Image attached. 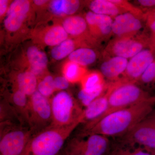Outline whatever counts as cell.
Here are the masks:
<instances>
[{"label": "cell", "instance_id": "cell-1", "mask_svg": "<svg viewBox=\"0 0 155 155\" xmlns=\"http://www.w3.org/2000/svg\"><path fill=\"white\" fill-rule=\"evenodd\" d=\"M155 106V96H153L144 101L109 114L91 127L82 129L78 136L97 134L120 137L149 116Z\"/></svg>", "mask_w": 155, "mask_h": 155}, {"label": "cell", "instance_id": "cell-2", "mask_svg": "<svg viewBox=\"0 0 155 155\" xmlns=\"http://www.w3.org/2000/svg\"><path fill=\"white\" fill-rule=\"evenodd\" d=\"M79 122L65 126H50L34 134L22 155H58Z\"/></svg>", "mask_w": 155, "mask_h": 155}, {"label": "cell", "instance_id": "cell-3", "mask_svg": "<svg viewBox=\"0 0 155 155\" xmlns=\"http://www.w3.org/2000/svg\"><path fill=\"white\" fill-rule=\"evenodd\" d=\"M108 87L110 95L107 109L99 119L89 127L109 114L144 101L153 96L143 90L138 84L127 81L122 78L109 82Z\"/></svg>", "mask_w": 155, "mask_h": 155}, {"label": "cell", "instance_id": "cell-4", "mask_svg": "<svg viewBox=\"0 0 155 155\" xmlns=\"http://www.w3.org/2000/svg\"><path fill=\"white\" fill-rule=\"evenodd\" d=\"M52 121L51 125L65 126L82 123L81 109L73 97L67 92L61 91L51 100Z\"/></svg>", "mask_w": 155, "mask_h": 155}, {"label": "cell", "instance_id": "cell-5", "mask_svg": "<svg viewBox=\"0 0 155 155\" xmlns=\"http://www.w3.org/2000/svg\"><path fill=\"white\" fill-rule=\"evenodd\" d=\"M0 155H22L34 134L30 127L1 123Z\"/></svg>", "mask_w": 155, "mask_h": 155}, {"label": "cell", "instance_id": "cell-6", "mask_svg": "<svg viewBox=\"0 0 155 155\" xmlns=\"http://www.w3.org/2000/svg\"><path fill=\"white\" fill-rule=\"evenodd\" d=\"M149 34L141 32L128 37H115L109 41L103 52L104 59L118 57L130 59L143 50L150 48Z\"/></svg>", "mask_w": 155, "mask_h": 155}, {"label": "cell", "instance_id": "cell-7", "mask_svg": "<svg viewBox=\"0 0 155 155\" xmlns=\"http://www.w3.org/2000/svg\"><path fill=\"white\" fill-rule=\"evenodd\" d=\"M28 125L35 133L50 126L52 121L51 100L36 91L29 97Z\"/></svg>", "mask_w": 155, "mask_h": 155}, {"label": "cell", "instance_id": "cell-8", "mask_svg": "<svg viewBox=\"0 0 155 155\" xmlns=\"http://www.w3.org/2000/svg\"><path fill=\"white\" fill-rule=\"evenodd\" d=\"M109 145V137L105 136H77L69 142L65 153L67 155H104Z\"/></svg>", "mask_w": 155, "mask_h": 155}, {"label": "cell", "instance_id": "cell-9", "mask_svg": "<svg viewBox=\"0 0 155 155\" xmlns=\"http://www.w3.org/2000/svg\"><path fill=\"white\" fill-rule=\"evenodd\" d=\"M119 138V141L124 144L138 145L155 150V118L150 115Z\"/></svg>", "mask_w": 155, "mask_h": 155}, {"label": "cell", "instance_id": "cell-10", "mask_svg": "<svg viewBox=\"0 0 155 155\" xmlns=\"http://www.w3.org/2000/svg\"><path fill=\"white\" fill-rule=\"evenodd\" d=\"M61 25L71 38L84 42L90 47L100 44L92 36L84 16L74 15L65 17Z\"/></svg>", "mask_w": 155, "mask_h": 155}, {"label": "cell", "instance_id": "cell-11", "mask_svg": "<svg viewBox=\"0 0 155 155\" xmlns=\"http://www.w3.org/2000/svg\"><path fill=\"white\" fill-rule=\"evenodd\" d=\"M31 9L30 1L16 0L9 5L4 25L9 32H15L22 28L28 18Z\"/></svg>", "mask_w": 155, "mask_h": 155}, {"label": "cell", "instance_id": "cell-12", "mask_svg": "<svg viewBox=\"0 0 155 155\" xmlns=\"http://www.w3.org/2000/svg\"><path fill=\"white\" fill-rule=\"evenodd\" d=\"M155 58V51L150 48L143 50L130 58L121 78L127 81L137 83Z\"/></svg>", "mask_w": 155, "mask_h": 155}, {"label": "cell", "instance_id": "cell-13", "mask_svg": "<svg viewBox=\"0 0 155 155\" xmlns=\"http://www.w3.org/2000/svg\"><path fill=\"white\" fill-rule=\"evenodd\" d=\"M144 20L129 13H123L113 19L112 31L115 37H128L137 35L143 28Z\"/></svg>", "mask_w": 155, "mask_h": 155}, {"label": "cell", "instance_id": "cell-14", "mask_svg": "<svg viewBox=\"0 0 155 155\" xmlns=\"http://www.w3.org/2000/svg\"><path fill=\"white\" fill-rule=\"evenodd\" d=\"M84 17L92 36L99 43L107 40L113 35L114 19L112 17L95 14L91 11L86 13Z\"/></svg>", "mask_w": 155, "mask_h": 155}, {"label": "cell", "instance_id": "cell-15", "mask_svg": "<svg viewBox=\"0 0 155 155\" xmlns=\"http://www.w3.org/2000/svg\"><path fill=\"white\" fill-rule=\"evenodd\" d=\"M108 87V84L106 91L83 110L82 123L85 124L83 128L90 127L94 124L107 110L110 95Z\"/></svg>", "mask_w": 155, "mask_h": 155}, {"label": "cell", "instance_id": "cell-16", "mask_svg": "<svg viewBox=\"0 0 155 155\" xmlns=\"http://www.w3.org/2000/svg\"><path fill=\"white\" fill-rule=\"evenodd\" d=\"M26 61L28 71L33 73L39 79L47 74L48 58L46 54L36 46H31L26 52Z\"/></svg>", "mask_w": 155, "mask_h": 155}, {"label": "cell", "instance_id": "cell-17", "mask_svg": "<svg viewBox=\"0 0 155 155\" xmlns=\"http://www.w3.org/2000/svg\"><path fill=\"white\" fill-rule=\"evenodd\" d=\"M69 36L62 25L58 23L38 31L35 38L42 44L54 47L69 38Z\"/></svg>", "mask_w": 155, "mask_h": 155}, {"label": "cell", "instance_id": "cell-18", "mask_svg": "<svg viewBox=\"0 0 155 155\" xmlns=\"http://www.w3.org/2000/svg\"><path fill=\"white\" fill-rule=\"evenodd\" d=\"M104 60L101 64L100 72L105 78L114 81L122 77L127 68L128 59L114 57Z\"/></svg>", "mask_w": 155, "mask_h": 155}, {"label": "cell", "instance_id": "cell-19", "mask_svg": "<svg viewBox=\"0 0 155 155\" xmlns=\"http://www.w3.org/2000/svg\"><path fill=\"white\" fill-rule=\"evenodd\" d=\"M104 77L98 71H88L81 81V89L87 93H103L107 88Z\"/></svg>", "mask_w": 155, "mask_h": 155}, {"label": "cell", "instance_id": "cell-20", "mask_svg": "<svg viewBox=\"0 0 155 155\" xmlns=\"http://www.w3.org/2000/svg\"><path fill=\"white\" fill-rule=\"evenodd\" d=\"M84 47L91 48L84 42L69 38L53 47L51 51V56L54 60L60 61L67 56L69 57L75 50Z\"/></svg>", "mask_w": 155, "mask_h": 155}, {"label": "cell", "instance_id": "cell-21", "mask_svg": "<svg viewBox=\"0 0 155 155\" xmlns=\"http://www.w3.org/2000/svg\"><path fill=\"white\" fill-rule=\"evenodd\" d=\"M91 12L100 15H105L113 19L125 12L110 0H93L88 3Z\"/></svg>", "mask_w": 155, "mask_h": 155}, {"label": "cell", "instance_id": "cell-22", "mask_svg": "<svg viewBox=\"0 0 155 155\" xmlns=\"http://www.w3.org/2000/svg\"><path fill=\"white\" fill-rule=\"evenodd\" d=\"M38 79L36 75L30 71L19 73L16 79V88L30 97L37 90Z\"/></svg>", "mask_w": 155, "mask_h": 155}, {"label": "cell", "instance_id": "cell-23", "mask_svg": "<svg viewBox=\"0 0 155 155\" xmlns=\"http://www.w3.org/2000/svg\"><path fill=\"white\" fill-rule=\"evenodd\" d=\"M23 92L16 88L11 98V105L17 112L21 121L28 124V99Z\"/></svg>", "mask_w": 155, "mask_h": 155}, {"label": "cell", "instance_id": "cell-24", "mask_svg": "<svg viewBox=\"0 0 155 155\" xmlns=\"http://www.w3.org/2000/svg\"><path fill=\"white\" fill-rule=\"evenodd\" d=\"M97 58L96 51L91 48H81L75 50L68 57V61L86 67L94 64Z\"/></svg>", "mask_w": 155, "mask_h": 155}, {"label": "cell", "instance_id": "cell-25", "mask_svg": "<svg viewBox=\"0 0 155 155\" xmlns=\"http://www.w3.org/2000/svg\"><path fill=\"white\" fill-rule=\"evenodd\" d=\"M62 71L63 76L70 83L80 82L88 72L86 67L69 61L64 64Z\"/></svg>", "mask_w": 155, "mask_h": 155}, {"label": "cell", "instance_id": "cell-26", "mask_svg": "<svg viewBox=\"0 0 155 155\" xmlns=\"http://www.w3.org/2000/svg\"><path fill=\"white\" fill-rule=\"evenodd\" d=\"M37 91L44 96L49 98L56 91L54 85V78L50 74H46L38 79Z\"/></svg>", "mask_w": 155, "mask_h": 155}, {"label": "cell", "instance_id": "cell-27", "mask_svg": "<svg viewBox=\"0 0 155 155\" xmlns=\"http://www.w3.org/2000/svg\"><path fill=\"white\" fill-rule=\"evenodd\" d=\"M145 23L149 34L151 49L155 51V8L144 12Z\"/></svg>", "mask_w": 155, "mask_h": 155}, {"label": "cell", "instance_id": "cell-28", "mask_svg": "<svg viewBox=\"0 0 155 155\" xmlns=\"http://www.w3.org/2000/svg\"><path fill=\"white\" fill-rule=\"evenodd\" d=\"M111 2L117 5L125 11V13H129L140 17L144 20L145 18V14L143 11L134 5L132 3L126 0H110Z\"/></svg>", "mask_w": 155, "mask_h": 155}, {"label": "cell", "instance_id": "cell-29", "mask_svg": "<svg viewBox=\"0 0 155 155\" xmlns=\"http://www.w3.org/2000/svg\"><path fill=\"white\" fill-rule=\"evenodd\" d=\"M81 2L78 0H62L61 11L63 17L73 16L80 9Z\"/></svg>", "mask_w": 155, "mask_h": 155}, {"label": "cell", "instance_id": "cell-30", "mask_svg": "<svg viewBox=\"0 0 155 155\" xmlns=\"http://www.w3.org/2000/svg\"><path fill=\"white\" fill-rule=\"evenodd\" d=\"M137 84L147 85L155 84V58L139 79Z\"/></svg>", "mask_w": 155, "mask_h": 155}, {"label": "cell", "instance_id": "cell-31", "mask_svg": "<svg viewBox=\"0 0 155 155\" xmlns=\"http://www.w3.org/2000/svg\"><path fill=\"white\" fill-rule=\"evenodd\" d=\"M69 82L64 76H57L54 78V85L56 91H63L67 89L69 86Z\"/></svg>", "mask_w": 155, "mask_h": 155}, {"label": "cell", "instance_id": "cell-32", "mask_svg": "<svg viewBox=\"0 0 155 155\" xmlns=\"http://www.w3.org/2000/svg\"><path fill=\"white\" fill-rule=\"evenodd\" d=\"M134 3L143 12L155 8V0H137L134 1Z\"/></svg>", "mask_w": 155, "mask_h": 155}, {"label": "cell", "instance_id": "cell-33", "mask_svg": "<svg viewBox=\"0 0 155 155\" xmlns=\"http://www.w3.org/2000/svg\"><path fill=\"white\" fill-rule=\"evenodd\" d=\"M9 1L8 0L0 1V17L2 19L6 15L8 9Z\"/></svg>", "mask_w": 155, "mask_h": 155}, {"label": "cell", "instance_id": "cell-34", "mask_svg": "<svg viewBox=\"0 0 155 155\" xmlns=\"http://www.w3.org/2000/svg\"><path fill=\"white\" fill-rule=\"evenodd\" d=\"M127 155H155V150L145 149H138L133 153H129Z\"/></svg>", "mask_w": 155, "mask_h": 155}, {"label": "cell", "instance_id": "cell-35", "mask_svg": "<svg viewBox=\"0 0 155 155\" xmlns=\"http://www.w3.org/2000/svg\"><path fill=\"white\" fill-rule=\"evenodd\" d=\"M49 2L50 1H44V0H36V1H33V3H34L35 5L39 7L45 5Z\"/></svg>", "mask_w": 155, "mask_h": 155}, {"label": "cell", "instance_id": "cell-36", "mask_svg": "<svg viewBox=\"0 0 155 155\" xmlns=\"http://www.w3.org/2000/svg\"><path fill=\"white\" fill-rule=\"evenodd\" d=\"M151 116H152V117L154 118L155 119V110H153V111L152 113H151L150 114Z\"/></svg>", "mask_w": 155, "mask_h": 155}, {"label": "cell", "instance_id": "cell-37", "mask_svg": "<svg viewBox=\"0 0 155 155\" xmlns=\"http://www.w3.org/2000/svg\"><path fill=\"white\" fill-rule=\"evenodd\" d=\"M58 155H67V154H66V153L65 152L64 153H60Z\"/></svg>", "mask_w": 155, "mask_h": 155}, {"label": "cell", "instance_id": "cell-38", "mask_svg": "<svg viewBox=\"0 0 155 155\" xmlns=\"http://www.w3.org/2000/svg\"></svg>", "mask_w": 155, "mask_h": 155}]
</instances>
